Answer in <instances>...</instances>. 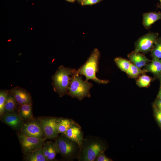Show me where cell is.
Returning a JSON list of instances; mask_svg holds the SVG:
<instances>
[{
    "mask_svg": "<svg viewBox=\"0 0 161 161\" xmlns=\"http://www.w3.org/2000/svg\"><path fill=\"white\" fill-rule=\"evenodd\" d=\"M67 1L70 2H72L75 1V0H66Z\"/></svg>",
    "mask_w": 161,
    "mask_h": 161,
    "instance_id": "obj_32",
    "label": "cell"
},
{
    "mask_svg": "<svg viewBox=\"0 0 161 161\" xmlns=\"http://www.w3.org/2000/svg\"><path fill=\"white\" fill-rule=\"evenodd\" d=\"M158 96L160 99L161 100V88L160 89L159 94Z\"/></svg>",
    "mask_w": 161,
    "mask_h": 161,
    "instance_id": "obj_30",
    "label": "cell"
},
{
    "mask_svg": "<svg viewBox=\"0 0 161 161\" xmlns=\"http://www.w3.org/2000/svg\"><path fill=\"white\" fill-rule=\"evenodd\" d=\"M46 161L54 160L58 153H59L58 146L57 142L49 141L44 143L42 147Z\"/></svg>",
    "mask_w": 161,
    "mask_h": 161,
    "instance_id": "obj_11",
    "label": "cell"
},
{
    "mask_svg": "<svg viewBox=\"0 0 161 161\" xmlns=\"http://www.w3.org/2000/svg\"><path fill=\"white\" fill-rule=\"evenodd\" d=\"M22 152L25 155L36 151L42 148L46 138H39L27 135L21 133L18 134Z\"/></svg>",
    "mask_w": 161,
    "mask_h": 161,
    "instance_id": "obj_6",
    "label": "cell"
},
{
    "mask_svg": "<svg viewBox=\"0 0 161 161\" xmlns=\"http://www.w3.org/2000/svg\"><path fill=\"white\" fill-rule=\"evenodd\" d=\"M59 148V153L66 160L73 161L78 159L80 151V146L76 142L61 134L55 138Z\"/></svg>",
    "mask_w": 161,
    "mask_h": 161,
    "instance_id": "obj_5",
    "label": "cell"
},
{
    "mask_svg": "<svg viewBox=\"0 0 161 161\" xmlns=\"http://www.w3.org/2000/svg\"><path fill=\"white\" fill-rule=\"evenodd\" d=\"M25 160L27 161H46L42 148L29 154L26 155Z\"/></svg>",
    "mask_w": 161,
    "mask_h": 161,
    "instance_id": "obj_20",
    "label": "cell"
},
{
    "mask_svg": "<svg viewBox=\"0 0 161 161\" xmlns=\"http://www.w3.org/2000/svg\"><path fill=\"white\" fill-rule=\"evenodd\" d=\"M157 105L159 109L161 110V100H158L157 103Z\"/></svg>",
    "mask_w": 161,
    "mask_h": 161,
    "instance_id": "obj_29",
    "label": "cell"
},
{
    "mask_svg": "<svg viewBox=\"0 0 161 161\" xmlns=\"http://www.w3.org/2000/svg\"><path fill=\"white\" fill-rule=\"evenodd\" d=\"M143 24L147 29L157 21L161 19V12H150L143 14Z\"/></svg>",
    "mask_w": 161,
    "mask_h": 161,
    "instance_id": "obj_15",
    "label": "cell"
},
{
    "mask_svg": "<svg viewBox=\"0 0 161 161\" xmlns=\"http://www.w3.org/2000/svg\"><path fill=\"white\" fill-rule=\"evenodd\" d=\"M21 131V133L27 135L39 138H45L39 120H34L24 123Z\"/></svg>",
    "mask_w": 161,
    "mask_h": 161,
    "instance_id": "obj_9",
    "label": "cell"
},
{
    "mask_svg": "<svg viewBox=\"0 0 161 161\" xmlns=\"http://www.w3.org/2000/svg\"><path fill=\"white\" fill-rule=\"evenodd\" d=\"M76 72L75 69L61 66L52 76L54 90L60 97L67 94L70 84L71 77L69 76L74 74Z\"/></svg>",
    "mask_w": 161,
    "mask_h": 161,
    "instance_id": "obj_3",
    "label": "cell"
},
{
    "mask_svg": "<svg viewBox=\"0 0 161 161\" xmlns=\"http://www.w3.org/2000/svg\"><path fill=\"white\" fill-rule=\"evenodd\" d=\"M18 114L24 121L34 120L31 104L20 105L18 110Z\"/></svg>",
    "mask_w": 161,
    "mask_h": 161,
    "instance_id": "obj_16",
    "label": "cell"
},
{
    "mask_svg": "<svg viewBox=\"0 0 161 161\" xmlns=\"http://www.w3.org/2000/svg\"><path fill=\"white\" fill-rule=\"evenodd\" d=\"M144 72L143 70L131 63L126 73L130 77L134 78L138 77Z\"/></svg>",
    "mask_w": 161,
    "mask_h": 161,
    "instance_id": "obj_22",
    "label": "cell"
},
{
    "mask_svg": "<svg viewBox=\"0 0 161 161\" xmlns=\"http://www.w3.org/2000/svg\"><path fill=\"white\" fill-rule=\"evenodd\" d=\"M100 55L99 50L97 48L95 49L85 63L76 70V72L79 75H84L86 81L91 79L100 84H106L109 82L108 80L99 79L96 75V73L98 72V61Z\"/></svg>",
    "mask_w": 161,
    "mask_h": 161,
    "instance_id": "obj_2",
    "label": "cell"
},
{
    "mask_svg": "<svg viewBox=\"0 0 161 161\" xmlns=\"http://www.w3.org/2000/svg\"><path fill=\"white\" fill-rule=\"evenodd\" d=\"M10 94L15 98L18 103L20 105L32 104V100L30 94L23 89L17 87L10 90Z\"/></svg>",
    "mask_w": 161,
    "mask_h": 161,
    "instance_id": "obj_13",
    "label": "cell"
},
{
    "mask_svg": "<svg viewBox=\"0 0 161 161\" xmlns=\"http://www.w3.org/2000/svg\"><path fill=\"white\" fill-rule=\"evenodd\" d=\"M158 36L157 33L149 32L140 38L136 42L134 51L147 52L153 47Z\"/></svg>",
    "mask_w": 161,
    "mask_h": 161,
    "instance_id": "obj_7",
    "label": "cell"
},
{
    "mask_svg": "<svg viewBox=\"0 0 161 161\" xmlns=\"http://www.w3.org/2000/svg\"><path fill=\"white\" fill-rule=\"evenodd\" d=\"M78 161H94L106 147L103 141L97 136L88 135L84 138L80 146Z\"/></svg>",
    "mask_w": 161,
    "mask_h": 161,
    "instance_id": "obj_1",
    "label": "cell"
},
{
    "mask_svg": "<svg viewBox=\"0 0 161 161\" xmlns=\"http://www.w3.org/2000/svg\"><path fill=\"white\" fill-rule=\"evenodd\" d=\"M101 0H83L82 2V5H89L99 2Z\"/></svg>",
    "mask_w": 161,
    "mask_h": 161,
    "instance_id": "obj_27",
    "label": "cell"
},
{
    "mask_svg": "<svg viewBox=\"0 0 161 161\" xmlns=\"http://www.w3.org/2000/svg\"><path fill=\"white\" fill-rule=\"evenodd\" d=\"M16 103L13 96L11 94H8L4 106V115L8 114L16 113L15 111L16 108Z\"/></svg>",
    "mask_w": 161,
    "mask_h": 161,
    "instance_id": "obj_19",
    "label": "cell"
},
{
    "mask_svg": "<svg viewBox=\"0 0 161 161\" xmlns=\"http://www.w3.org/2000/svg\"><path fill=\"white\" fill-rule=\"evenodd\" d=\"M1 119L3 122L17 130H21L24 124V121L16 113L4 114Z\"/></svg>",
    "mask_w": 161,
    "mask_h": 161,
    "instance_id": "obj_12",
    "label": "cell"
},
{
    "mask_svg": "<svg viewBox=\"0 0 161 161\" xmlns=\"http://www.w3.org/2000/svg\"><path fill=\"white\" fill-rule=\"evenodd\" d=\"M75 122L70 119L58 118L56 128L58 133L64 134Z\"/></svg>",
    "mask_w": 161,
    "mask_h": 161,
    "instance_id": "obj_17",
    "label": "cell"
},
{
    "mask_svg": "<svg viewBox=\"0 0 161 161\" xmlns=\"http://www.w3.org/2000/svg\"><path fill=\"white\" fill-rule=\"evenodd\" d=\"M160 2V4L158 5L157 7L158 8H161V0H159Z\"/></svg>",
    "mask_w": 161,
    "mask_h": 161,
    "instance_id": "obj_31",
    "label": "cell"
},
{
    "mask_svg": "<svg viewBox=\"0 0 161 161\" xmlns=\"http://www.w3.org/2000/svg\"><path fill=\"white\" fill-rule=\"evenodd\" d=\"M155 116L157 121L161 126V110L160 109L157 110Z\"/></svg>",
    "mask_w": 161,
    "mask_h": 161,
    "instance_id": "obj_28",
    "label": "cell"
},
{
    "mask_svg": "<svg viewBox=\"0 0 161 161\" xmlns=\"http://www.w3.org/2000/svg\"><path fill=\"white\" fill-rule=\"evenodd\" d=\"M154 44L151 50V55L153 58L161 59V39H157Z\"/></svg>",
    "mask_w": 161,
    "mask_h": 161,
    "instance_id": "obj_23",
    "label": "cell"
},
{
    "mask_svg": "<svg viewBox=\"0 0 161 161\" xmlns=\"http://www.w3.org/2000/svg\"><path fill=\"white\" fill-rule=\"evenodd\" d=\"M9 91L7 90H1L0 92V116L1 118L4 114V107Z\"/></svg>",
    "mask_w": 161,
    "mask_h": 161,
    "instance_id": "obj_24",
    "label": "cell"
},
{
    "mask_svg": "<svg viewBox=\"0 0 161 161\" xmlns=\"http://www.w3.org/2000/svg\"><path fill=\"white\" fill-rule=\"evenodd\" d=\"M128 56L130 61L132 63L140 68L145 66L150 61L140 52H136L134 51L129 54Z\"/></svg>",
    "mask_w": 161,
    "mask_h": 161,
    "instance_id": "obj_14",
    "label": "cell"
},
{
    "mask_svg": "<svg viewBox=\"0 0 161 161\" xmlns=\"http://www.w3.org/2000/svg\"><path fill=\"white\" fill-rule=\"evenodd\" d=\"M92 86L91 83L82 80V77L76 72L70 78V84L67 94L81 100L85 97H90V90Z\"/></svg>",
    "mask_w": 161,
    "mask_h": 161,
    "instance_id": "obj_4",
    "label": "cell"
},
{
    "mask_svg": "<svg viewBox=\"0 0 161 161\" xmlns=\"http://www.w3.org/2000/svg\"><path fill=\"white\" fill-rule=\"evenodd\" d=\"M112 160L105 155L104 152L101 153L95 159V161H111Z\"/></svg>",
    "mask_w": 161,
    "mask_h": 161,
    "instance_id": "obj_26",
    "label": "cell"
},
{
    "mask_svg": "<svg viewBox=\"0 0 161 161\" xmlns=\"http://www.w3.org/2000/svg\"><path fill=\"white\" fill-rule=\"evenodd\" d=\"M58 118L50 117L39 120L47 139L56 138L58 136L56 128Z\"/></svg>",
    "mask_w": 161,
    "mask_h": 161,
    "instance_id": "obj_8",
    "label": "cell"
},
{
    "mask_svg": "<svg viewBox=\"0 0 161 161\" xmlns=\"http://www.w3.org/2000/svg\"><path fill=\"white\" fill-rule=\"evenodd\" d=\"M160 78L161 80V72L160 73Z\"/></svg>",
    "mask_w": 161,
    "mask_h": 161,
    "instance_id": "obj_33",
    "label": "cell"
},
{
    "mask_svg": "<svg viewBox=\"0 0 161 161\" xmlns=\"http://www.w3.org/2000/svg\"><path fill=\"white\" fill-rule=\"evenodd\" d=\"M64 134L80 146L83 138V134L78 123L75 122Z\"/></svg>",
    "mask_w": 161,
    "mask_h": 161,
    "instance_id": "obj_10",
    "label": "cell"
},
{
    "mask_svg": "<svg viewBox=\"0 0 161 161\" xmlns=\"http://www.w3.org/2000/svg\"><path fill=\"white\" fill-rule=\"evenodd\" d=\"M157 75L161 72V59L153 58L151 63L147 64L143 70Z\"/></svg>",
    "mask_w": 161,
    "mask_h": 161,
    "instance_id": "obj_18",
    "label": "cell"
},
{
    "mask_svg": "<svg viewBox=\"0 0 161 161\" xmlns=\"http://www.w3.org/2000/svg\"><path fill=\"white\" fill-rule=\"evenodd\" d=\"M114 61L119 69L126 73L127 72L131 64L129 61L121 57L115 58Z\"/></svg>",
    "mask_w": 161,
    "mask_h": 161,
    "instance_id": "obj_21",
    "label": "cell"
},
{
    "mask_svg": "<svg viewBox=\"0 0 161 161\" xmlns=\"http://www.w3.org/2000/svg\"><path fill=\"white\" fill-rule=\"evenodd\" d=\"M151 80V78L149 76L143 75L137 80V84L140 87H146L149 85Z\"/></svg>",
    "mask_w": 161,
    "mask_h": 161,
    "instance_id": "obj_25",
    "label": "cell"
}]
</instances>
